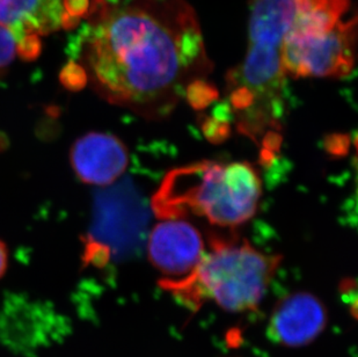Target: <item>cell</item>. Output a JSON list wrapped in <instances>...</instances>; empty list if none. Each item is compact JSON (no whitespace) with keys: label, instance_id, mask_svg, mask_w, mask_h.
<instances>
[{"label":"cell","instance_id":"obj_1","mask_svg":"<svg viewBox=\"0 0 358 357\" xmlns=\"http://www.w3.org/2000/svg\"><path fill=\"white\" fill-rule=\"evenodd\" d=\"M76 50L99 94L149 120L176 109L213 65L186 0H92Z\"/></svg>","mask_w":358,"mask_h":357},{"label":"cell","instance_id":"obj_2","mask_svg":"<svg viewBox=\"0 0 358 357\" xmlns=\"http://www.w3.org/2000/svg\"><path fill=\"white\" fill-rule=\"evenodd\" d=\"M261 194L260 176L248 162L203 160L167 173L152 208L159 219L195 215L213 225L234 227L255 215Z\"/></svg>","mask_w":358,"mask_h":357},{"label":"cell","instance_id":"obj_3","mask_svg":"<svg viewBox=\"0 0 358 357\" xmlns=\"http://www.w3.org/2000/svg\"><path fill=\"white\" fill-rule=\"evenodd\" d=\"M282 259L257 251L238 237L211 236L209 252L189 275L164 279L160 286L190 310H197L206 300L230 312L255 310Z\"/></svg>","mask_w":358,"mask_h":357},{"label":"cell","instance_id":"obj_4","mask_svg":"<svg viewBox=\"0 0 358 357\" xmlns=\"http://www.w3.org/2000/svg\"><path fill=\"white\" fill-rule=\"evenodd\" d=\"M301 0H250L248 47L239 68L227 76L234 91L250 114L268 116L284 107L287 74L282 49Z\"/></svg>","mask_w":358,"mask_h":357},{"label":"cell","instance_id":"obj_5","mask_svg":"<svg viewBox=\"0 0 358 357\" xmlns=\"http://www.w3.org/2000/svg\"><path fill=\"white\" fill-rule=\"evenodd\" d=\"M357 17L322 33L287 31L282 49L284 72L292 78L347 77L354 69Z\"/></svg>","mask_w":358,"mask_h":357},{"label":"cell","instance_id":"obj_6","mask_svg":"<svg viewBox=\"0 0 358 357\" xmlns=\"http://www.w3.org/2000/svg\"><path fill=\"white\" fill-rule=\"evenodd\" d=\"M204 253L202 234L186 219H162L148 240L150 261L167 280L189 275Z\"/></svg>","mask_w":358,"mask_h":357},{"label":"cell","instance_id":"obj_7","mask_svg":"<svg viewBox=\"0 0 358 357\" xmlns=\"http://www.w3.org/2000/svg\"><path fill=\"white\" fill-rule=\"evenodd\" d=\"M76 176L86 185H112L128 167V148L119 137L107 132H88L79 137L70 152Z\"/></svg>","mask_w":358,"mask_h":357},{"label":"cell","instance_id":"obj_8","mask_svg":"<svg viewBox=\"0 0 358 357\" xmlns=\"http://www.w3.org/2000/svg\"><path fill=\"white\" fill-rule=\"evenodd\" d=\"M327 323L324 304L310 293H294L280 300L271 314L268 334L287 347L311 344Z\"/></svg>","mask_w":358,"mask_h":357},{"label":"cell","instance_id":"obj_9","mask_svg":"<svg viewBox=\"0 0 358 357\" xmlns=\"http://www.w3.org/2000/svg\"><path fill=\"white\" fill-rule=\"evenodd\" d=\"M63 12L61 0H0V24L19 41L57 31Z\"/></svg>","mask_w":358,"mask_h":357},{"label":"cell","instance_id":"obj_10","mask_svg":"<svg viewBox=\"0 0 358 357\" xmlns=\"http://www.w3.org/2000/svg\"><path fill=\"white\" fill-rule=\"evenodd\" d=\"M217 97L218 91L204 79L194 81L187 88L186 99L194 107H204L217 99Z\"/></svg>","mask_w":358,"mask_h":357},{"label":"cell","instance_id":"obj_11","mask_svg":"<svg viewBox=\"0 0 358 357\" xmlns=\"http://www.w3.org/2000/svg\"><path fill=\"white\" fill-rule=\"evenodd\" d=\"M59 79L62 85L70 91H80L88 83L87 74L85 69L75 61H70L63 66Z\"/></svg>","mask_w":358,"mask_h":357},{"label":"cell","instance_id":"obj_12","mask_svg":"<svg viewBox=\"0 0 358 357\" xmlns=\"http://www.w3.org/2000/svg\"><path fill=\"white\" fill-rule=\"evenodd\" d=\"M17 54V41L6 27L0 24V70L6 69Z\"/></svg>","mask_w":358,"mask_h":357},{"label":"cell","instance_id":"obj_13","mask_svg":"<svg viewBox=\"0 0 358 357\" xmlns=\"http://www.w3.org/2000/svg\"><path fill=\"white\" fill-rule=\"evenodd\" d=\"M42 42L38 34L24 35L17 41V54L24 61H34L41 55Z\"/></svg>","mask_w":358,"mask_h":357},{"label":"cell","instance_id":"obj_14","mask_svg":"<svg viewBox=\"0 0 358 357\" xmlns=\"http://www.w3.org/2000/svg\"><path fill=\"white\" fill-rule=\"evenodd\" d=\"M90 8V0H64V10L72 17H85Z\"/></svg>","mask_w":358,"mask_h":357},{"label":"cell","instance_id":"obj_15","mask_svg":"<svg viewBox=\"0 0 358 357\" xmlns=\"http://www.w3.org/2000/svg\"><path fill=\"white\" fill-rule=\"evenodd\" d=\"M79 22H80V18L72 17L70 14L66 13L65 10L62 13L61 26L64 29H68V31L73 29V28L78 26Z\"/></svg>","mask_w":358,"mask_h":357},{"label":"cell","instance_id":"obj_16","mask_svg":"<svg viewBox=\"0 0 358 357\" xmlns=\"http://www.w3.org/2000/svg\"><path fill=\"white\" fill-rule=\"evenodd\" d=\"M7 263H8V252L3 241L0 240V279L6 273Z\"/></svg>","mask_w":358,"mask_h":357}]
</instances>
